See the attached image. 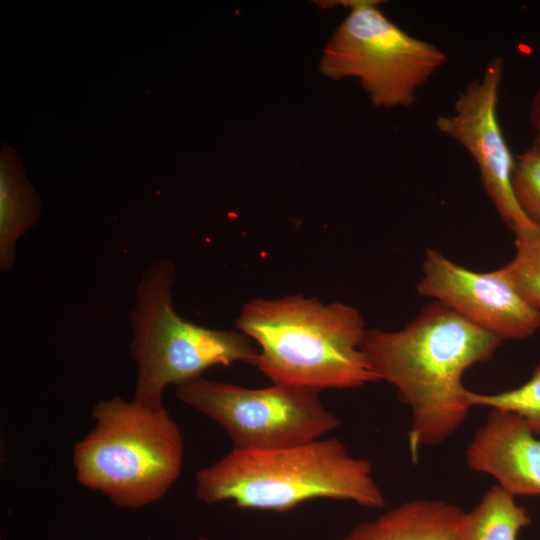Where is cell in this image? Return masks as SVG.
<instances>
[{
    "label": "cell",
    "instance_id": "6da1fadb",
    "mask_svg": "<svg viewBox=\"0 0 540 540\" xmlns=\"http://www.w3.org/2000/svg\"><path fill=\"white\" fill-rule=\"evenodd\" d=\"M502 342L438 301L399 331L366 330L362 350L372 371L411 410L413 461L421 447L443 443L465 422L470 407L463 376L491 359Z\"/></svg>",
    "mask_w": 540,
    "mask_h": 540
},
{
    "label": "cell",
    "instance_id": "7a4b0ae2",
    "mask_svg": "<svg viewBox=\"0 0 540 540\" xmlns=\"http://www.w3.org/2000/svg\"><path fill=\"white\" fill-rule=\"evenodd\" d=\"M236 324L259 346L255 366L273 384L322 391L379 381L362 350L364 321L352 306L301 294L260 298L245 303Z\"/></svg>",
    "mask_w": 540,
    "mask_h": 540
},
{
    "label": "cell",
    "instance_id": "3957f363",
    "mask_svg": "<svg viewBox=\"0 0 540 540\" xmlns=\"http://www.w3.org/2000/svg\"><path fill=\"white\" fill-rule=\"evenodd\" d=\"M199 499L239 508L284 512L315 498L385 505L371 463L349 454L337 438L271 449H235L195 475Z\"/></svg>",
    "mask_w": 540,
    "mask_h": 540
},
{
    "label": "cell",
    "instance_id": "277c9868",
    "mask_svg": "<svg viewBox=\"0 0 540 540\" xmlns=\"http://www.w3.org/2000/svg\"><path fill=\"white\" fill-rule=\"evenodd\" d=\"M94 428L77 442V481L120 507L140 508L166 495L181 474L183 439L166 408L119 396L99 400Z\"/></svg>",
    "mask_w": 540,
    "mask_h": 540
},
{
    "label": "cell",
    "instance_id": "5b68a950",
    "mask_svg": "<svg viewBox=\"0 0 540 540\" xmlns=\"http://www.w3.org/2000/svg\"><path fill=\"white\" fill-rule=\"evenodd\" d=\"M173 263L154 261L136 288L131 314V355L137 366L134 400L163 407V392L201 377L213 366L256 365L259 351L245 334L199 326L177 314L172 301Z\"/></svg>",
    "mask_w": 540,
    "mask_h": 540
},
{
    "label": "cell",
    "instance_id": "8992f818",
    "mask_svg": "<svg viewBox=\"0 0 540 540\" xmlns=\"http://www.w3.org/2000/svg\"><path fill=\"white\" fill-rule=\"evenodd\" d=\"M349 13L334 30L320 61L327 77H354L377 107H408L446 63L436 45L390 21L378 1H343Z\"/></svg>",
    "mask_w": 540,
    "mask_h": 540
},
{
    "label": "cell",
    "instance_id": "52a82bcc",
    "mask_svg": "<svg viewBox=\"0 0 540 540\" xmlns=\"http://www.w3.org/2000/svg\"><path fill=\"white\" fill-rule=\"evenodd\" d=\"M320 392L286 384L247 388L201 376L177 386L176 396L217 422L233 448L271 450L321 439L340 425Z\"/></svg>",
    "mask_w": 540,
    "mask_h": 540
},
{
    "label": "cell",
    "instance_id": "ba28073f",
    "mask_svg": "<svg viewBox=\"0 0 540 540\" xmlns=\"http://www.w3.org/2000/svg\"><path fill=\"white\" fill-rule=\"evenodd\" d=\"M504 60L491 59L482 76L458 95L453 112L439 116L437 129L463 146L474 159L482 186L502 220L513 232L535 225L518 205L512 188L515 166L498 119Z\"/></svg>",
    "mask_w": 540,
    "mask_h": 540
},
{
    "label": "cell",
    "instance_id": "9c48e42d",
    "mask_svg": "<svg viewBox=\"0 0 540 540\" xmlns=\"http://www.w3.org/2000/svg\"><path fill=\"white\" fill-rule=\"evenodd\" d=\"M416 290L503 340L527 338L540 328V308L518 292L502 268L475 272L427 249Z\"/></svg>",
    "mask_w": 540,
    "mask_h": 540
},
{
    "label": "cell",
    "instance_id": "30bf717a",
    "mask_svg": "<svg viewBox=\"0 0 540 540\" xmlns=\"http://www.w3.org/2000/svg\"><path fill=\"white\" fill-rule=\"evenodd\" d=\"M467 465L513 497L540 496V438L517 414L491 409L466 449Z\"/></svg>",
    "mask_w": 540,
    "mask_h": 540
},
{
    "label": "cell",
    "instance_id": "8fae6325",
    "mask_svg": "<svg viewBox=\"0 0 540 540\" xmlns=\"http://www.w3.org/2000/svg\"><path fill=\"white\" fill-rule=\"evenodd\" d=\"M465 514L450 502L415 499L357 525L343 540H461Z\"/></svg>",
    "mask_w": 540,
    "mask_h": 540
},
{
    "label": "cell",
    "instance_id": "7c38bea8",
    "mask_svg": "<svg viewBox=\"0 0 540 540\" xmlns=\"http://www.w3.org/2000/svg\"><path fill=\"white\" fill-rule=\"evenodd\" d=\"M36 192L13 163L1 165L0 177V270L9 272L15 263L17 241L39 215Z\"/></svg>",
    "mask_w": 540,
    "mask_h": 540
},
{
    "label": "cell",
    "instance_id": "4fadbf2b",
    "mask_svg": "<svg viewBox=\"0 0 540 540\" xmlns=\"http://www.w3.org/2000/svg\"><path fill=\"white\" fill-rule=\"evenodd\" d=\"M530 522L527 509L495 485L466 512L461 540H517L519 532Z\"/></svg>",
    "mask_w": 540,
    "mask_h": 540
},
{
    "label": "cell",
    "instance_id": "5bb4252c",
    "mask_svg": "<svg viewBox=\"0 0 540 540\" xmlns=\"http://www.w3.org/2000/svg\"><path fill=\"white\" fill-rule=\"evenodd\" d=\"M514 235L515 255L501 268L518 292L540 308V225Z\"/></svg>",
    "mask_w": 540,
    "mask_h": 540
},
{
    "label": "cell",
    "instance_id": "9a60e30c",
    "mask_svg": "<svg viewBox=\"0 0 540 540\" xmlns=\"http://www.w3.org/2000/svg\"><path fill=\"white\" fill-rule=\"evenodd\" d=\"M465 401L470 408L481 406L515 413L535 435L540 436V364L535 367L531 378L517 388L493 394L467 389Z\"/></svg>",
    "mask_w": 540,
    "mask_h": 540
},
{
    "label": "cell",
    "instance_id": "2e32d148",
    "mask_svg": "<svg viewBox=\"0 0 540 540\" xmlns=\"http://www.w3.org/2000/svg\"><path fill=\"white\" fill-rule=\"evenodd\" d=\"M512 188L521 210L540 225V151L530 148L515 157Z\"/></svg>",
    "mask_w": 540,
    "mask_h": 540
},
{
    "label": "cell",
    "instance_id": "e0dca14e",
    "mask_svg": "<svg viewBox=\"0 0 540 540\" xmlns=\"http://www.w3.org/2000/svg\"><path fill=\"white\" fill-rule=\"evenodd\" d=\"M529 121L534 132L531 148L540 151V86L536 90L531 101Z\"/></svg>",
    "mask_w": 540,
    "mask_h": 540
}]
</instances>
